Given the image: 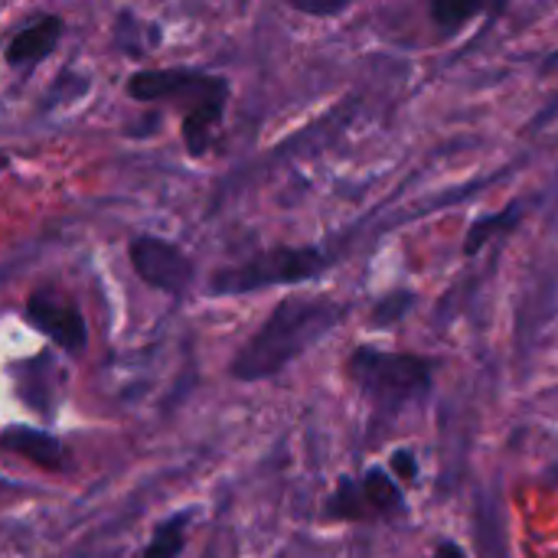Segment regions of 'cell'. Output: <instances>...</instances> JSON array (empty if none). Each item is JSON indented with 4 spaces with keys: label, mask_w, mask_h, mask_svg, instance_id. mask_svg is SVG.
<instances>
[{
    "label": "cell",
    "mask_w": 558,
    "mask_h": 558,
    "mask_svg": "<svg viewBox=\"0 0 558 558\" xmlns=\"http://www.w3.org/2000/svg\"><path fill=\"white\" fill-rule=\"evenodd\" d=\"M435 558H468V553H464L458 543H441V546L435 549Z\"/></svg>",
    "instance_id": "cell-15"
},
{
    "label": "cell",
    "mask_w": 558,
    "mask_h": 558,
    "mask_svg": "<svg viewBox=\"0 0 558 558\" xmlns=\"http://www.w3.org/2000/svg\"><path fill=\"white\" fill-rule=\"evenodd\" d=\"M513 222H517V213H504V216H487V219H481V222L471 229V239H468L464 252H468V255H474V252L481 248V242L494 239V232H497V229H510Z\"/></svg>",
    "instance_id": "cell-12"
},
{
    "label": "cell",
    "mask_w": 558,
    "mask_h": 558,
    "mask_svg": "<svg viewBox=\"0 0 558 558\" xmlns=\"http://www.w3.org/2000/svg\"><path fill=\"white\" fill-rule=\"evenodd\" d=\"M392 468H396V474H399L402 481H415V458H412L409 451H399V454L392 458Z\"/></svg>",
    "instance_id": "cell-14"
},
{
    "label": "cell",
    "mask_w": 558,
    "mask_h": 558,
    "mask_svg": "<svg viewBox=\"0 0 558 558\" xmlns=\"http://www.w3.org/2000/svg\"><path fill=\"white\" fill-rule=\"evenodd\" d=\"M402 510V490L399 484L379 471L369 468L363 477H343L333 490V497L327 500V517L330 520H347V523H360V520H376V517H392Z\"/></svg>",
    "instance_id": "cell-6"
},
{
    "label": "cell",
    "mask_w": 558,
    "mask_h": 558,
    "mask_svg": "<svg viewBox=\"0 0 558 558\" xmlns=\"http://www.w3.org/2000/svg\"><path fill=\"white\" fill-rule=\"evenodd\" d=\"M26 320L69 356H78L85 350V340H88L85 314L59 288H36L26 298Z\"/></svg>",
    "instance_id": "cell-7"
},
{
    "label": "cell",
    "mask_w": 558,
    "mask_h": 558,
    "mask_svg": "<svg viewBox=\"0 0 558 558\" xmlns=\"http://www.w3.org/2000/svg\"><path fill=\"white\" fill-rule=\"evenodd\" d=\"M327 268V255L314 245H275L239 265L219 268L209 278V294H252L271 284H301L317 278Z\"/></svg>",
    "instance_id": "cell-4"
},
{
    "label": "cell",
    "mask_w": 558,
    "mask_h": 558,
    "mask_svg": "<svg viewBox=\"0 0 558 558\" xmlns=\"http://www.w3.org/2000/svg\"><path fill=\"white\" fill-rule=\"evenodd\" d=\"M128 95L141 105H180L183 144L190 157H203L222 128L229 82L193 69H141L128 78Z\"/></svg>",
    "instance_id": "cell-2"
},
{
    "label": "cell",
    "mask_w": 558,
    "mask_h": 558,
    "mask_svg": "<svg viewBox=\"0 0 558 558\" xmlns=\"http://www.w3.org/2000/svg\"><path fill=\"white\" fill-rule=\"evenodd\" d=\"M3 167H10V154H7V150H0V170H3Z\"/></svg>",
    "instance_id": "cell-16"
},
{
    "label": "cell",
    "mask_w": 558,
    "mask_h": 558,
    "mask_svg": "<svg viewBox=\"0 0 558 558\" xmlns=\"http://www.w3.org/2000/svg\"><path fill=\"white\" fill-rule=\"evenodd\" d=\"M477 13H481V3H458V0H438V3H432V20L441 29H458L471 16H477Z\"/></svg>",
    "instance_id": "cell-11"
},
{
    "label": "cell",
    "mask_w": 558,
    "mask_h": 558,
    "mask_svg": "<svg viewBox=\"0 0 558 558\" xmlns=\"http://www.w3.org/2000/svg\"><path fill=\"white\" fill-rule=\"evenodd\" d=\"M347 376L369 402L373 418L383 422H392L409 405L425 402L432 392V363L412 353L356 347L347 356Z\"/></svg>",
    "instance_id": "cell-3"
},
{
    "label": "cell",
    "mask_w": 558,
    "mask_h": 558,
    "mask_svg": "<svg viewBox=\"0 0 558 558\" xmlns=\"http://www.w3.org/2000/svg\"><path fill=\"white\" fill-rule=\"evenodd\" d=\"M59 36H62V20L52 16V13H46V16L33 20L29 26H23V29L7 43L3 59H7V65H13V69H33V65H39V62L56 49Z\"/></svg>",
    "instance_id": "cell-9"
},
{
    "label": "cell",
    "mask_w": 558,
    "mask_h": 558,
    "mask_svg": "<svg viewBox=\"0 0 558 558\" xmlns=\"http://www.w3.org/2000/svg\"><path fill=\"white\" fill-rule=\"evenodd\" d=\"M128 258H131V268L134 275L160 291V294H170V298H180L190 291L193 278H196V262L173 242L167 239H157V235H137L131 239L128 245Z\"/></svg>",
    "instance_id": "cell-5"
},
{
    "label": "cell",
    "mask_w": 558,
    "mask_h": 558,
    "mask_svg": "<svg viewBox=\"0 0 558 558\" xmlns=\"http://www.w3.org/2000/svg\"><path fill=\"white\" fill-rule=\"evenodd\" d=\"M291 7L298 10V13H307V16H337V13H343L350 3L347 0H333V3H311V0H291Z\"/></svg>",
    "instance_id": "cell-13"
},
{
    "label": "cell",
    "mask_w": 558,
    "mask_h": 558,
    "mask_svg": "<svg viewBox=\"0 0 558 558\" xmlns=\"http://www.w3.org/2000/svg\"><path fill=\"white\" fill-rule=\"evenodd\" d=\"M556 59H558V56H556Z\"/></svg>",
    "instance_id": "cell-17"
},
{
    "label": "cell",
    "mask_w": 558,
    "mask_h": 558,
    "mask_svg": "<svg viewBox=\"0 0 558 558\" xmlns=\"http://www.w3.org/2000/svg\"><path fill=\"white\" fill-rule=\"evenodd\" d=\"M347 307L330 298L288 294L275 304L268 320L239 347L229 363V376L239 383H262L284 373L298 356H304L320 337H327Z\"/></svg>",
    "instance_id": "cell-1"
},
{
    "label": "cell",
    "mask_w": 558,
    "mask_h": 558,
    "mask_svg": "<svg viewBox=\"0 0 558 558\" xmlns=\"http://www.w3.org/2000/svg\"><path fill=\"white\" fill-rule=\"evenodd\" d=\"M0 448L29 461L33 468L39 471H49V474H62L65 471V448L59 438H52L49 432H39V428H29V425H10L0 432Z\"/></svg>",
    "instance_id": "cell-8"
},
{
    "label": "cell",
    "mask_w": 558,
    "mask_h": 558,
    "mask_svg": "<svg viewBox=\"0 0 558 558\" xmlns=\"http://www.w3.org/2000/svg\"><path fill=\"white\" fill-rule=\"evenodd\" d=\"M186 523H190L186 513H177L167 523H160L144 549V558H180L186 546Z\"/></svg>",
    "instance_id": "cell-10"
}]
</instances>
